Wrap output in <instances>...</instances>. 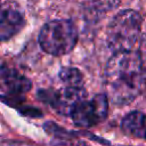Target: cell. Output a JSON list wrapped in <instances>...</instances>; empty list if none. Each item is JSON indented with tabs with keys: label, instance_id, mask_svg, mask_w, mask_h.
<instances>
[{
	"label": "cell",
	"instance_id": "7",
	"mask_svg": "<svg viewBox=\"0 0 146 146\" xmlns=\"http://www.w3.org/2000/svg\"><path fill=\"white\" fill-rule=\"evenodd\" d=\"M24 24L22 14L10 6H2L1 9V25H0V36L2 41L15 35Z\"/></svg>",
	"mask_w": 146,
	"mask_h": 146
},
{
	"label": "cell",
	"instance_id": "6",
	"mask_svg": "<svg viewBox=\"0 0 146 146\" xmlns=\"http://www.w3.org/2000/svg\"><path fill=\"white\" fill-rule=\"evenodd\" d=\"M32 87L31 81L24 75L17 73L11 68H6L2 66L1 70V89L2 96L6 94L8 97L19 98L25 92H27Z\"/></svg>",
	"mask_w": 146,
	"mask_h": 146
},
{
	"label": "cell",
	"instance_id": "13",
	"mask_svg": "<svg viewBox=\"0 0 146 146\" xmlns=\"http://www.w3.org/2000/svg\"><path fill=\"white\" fill-rule=\"evenodd\" d=\"M1 146H34L32 144L29 143H24V141H15V140H3Z\"/></svg>",
	"mask_w": 146,
	"mask_h": 146
},
{
	"label": "cell",
	"instance_id": "1",
	"mask_svg": "<svg viewBox=\"0 0 146 146\" xmlns=\"http://www.w3.org/2000/svg\"><path fill=\"white\" fill-rule=\"evenodd\" d=\"M104 80L111 100L116 105L132 102L146 88L141 60L137 51L112 55L108 59Z\"/></svg>",
	"mask_w": 146,
	"mask_h": 146
},
{
	"label": "cell",
	"instance_id": "12",
	"mask_svg": "<svg viewBox=\"0 0 146 146\" xmlns=\"http://www.w3.org/2000/svg\"><path fill=\"white\" fill-rule=\"evenodd\" d=\"M140 60H141V66L144 70V74H145V79H146V34H144L139 41V46H138V50H137Z\"/></svg>",
	"mask_w": 146,
	"mask_h": 146
},
{
	"label": "cell",
	"instance_id": "4",
	"mask_svg": "<svg viewBox=\"0 0 146 146\" xmlns=\"http://www.w3.org/2000/svg\"><path fill=\"white\" fill-rule=\"evenodd\" d=\"M108 114V97L105 94H97L90 100L81 102L72 112L71 117L75 125L91 128L103 122Z\"/></svg>",
	"mask_w": 146,
	"mask_h": 146
},
{
	"label": "cell",
	"instance_id": "3",
	"mask_svg": "<svg viewBox=\"0 0 146 146\" xmlns=\"http://www.w3.org/2000/svg\"><path fill=\"white\" fill-rule=\"evenodd\" d=\"M41 49L52 56L71 52L78 41V30L70 19H52L46 23L38 36Z\"/></svg>",
	"mask_w": 146,
	"mask_h": 146
},
{
	"label": "cell",
	"instance_id": "2",
	"mask_svg": "<svg viewBox=\"0 0 146 146\" xmlns=\"http://www.w3.org/2000/svg\"><path fill=\"white\" fill-rule=\"evenodd\" d=\"M143 18L133 9H124L116 14L110 22L106 31V44L112 54L135 51L140 41Z\"/></svg>",
	"mask_w": 146,
	"mask_h": 146
},
{
	"label": "cell",
	"instance_id": "11",
	"mask_svg": "<svg viewBox=\"0 0 146 146\" xmlns=\"http://www.w3.org/2000/svg\"><path fill=\"white\" fill-rule=\"evenodd\" d=\"M56 140L58 141L56 146H90V145H88L87 143H84V141H82V140L72 138V135H71V133H70L68 136H66L65 138L56 139Z\"/></svg>",
	"mask_w": 146,
	"mask_h": 146
},
{
	"label": "cell",
	"instance_id": "5",
	"mask_svg": "<svg viewBox=\"0 0 146 146\" xmlns=\"http://www.w3.org/2000/svg\"><path fill=\"white\" fill-rule=\"evenodd\" d=\"M44 100L48 102L59 114L71 115L73 110L86 99L87 92L83 87H64L59 91L43 92Z\"/></svg>",
	"mask_w": 146,
	"mask_h": 146
},
{
	"label": "cell",
	"instance_id": "9",
	"mask_svg": "<svg viewBox=\"0 0 146 146\" xmlns=\"http://www.w3.org/2000/svg\"><path fill=\"white\" fill-rule=\"evenodd\" d=\"M120 0H83V6L91 13L105 14L117 7Z\"/></svg>",
	"mask_w": 146,
	"mask_h": 146
},
{
	"label": "cell",
	"instance_id": "8",
	"mask_svg": "<svg viewBox=\"0 0 146 146\" xmlns=\"http://www.w3.org/2000/svg\"><path fill=\"white\" fill-rule=\"evenodd\" d=\"M121 129L128 136L146 139V114L138 111L128 113L122 119Z\"/></svg>",
	"mask_w": 146,
	"mask_h": 146
},
{
	"label": "cell",
	"instance_id": "10",
	"mask_svg": "<svg viewBox=\"0 0 146 146\" xmlns=\"http://www.w3.org/2000/svg\"><path fill=\"white\" fill-rule=\"evenodd\" d=\"M59 78L65 87H83L82 75L74 67H65L59 72Z\"/></svg>",
	"mask_w": 146,
	"mask_h": 146
}]
</instances>
